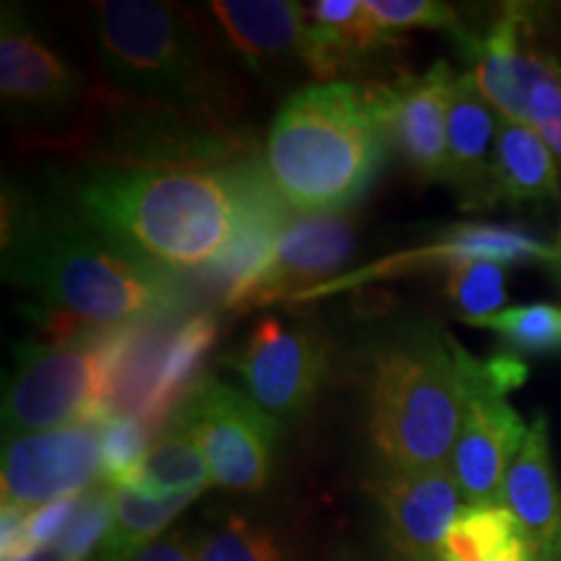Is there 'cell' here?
<instances>
[{
  "label": "cell",
  "instance_id": "6da1fadb",
  "mask_svg": "<svg viewBox=\"0 0 561 561\" xmlns=\"http://www.w3.org/2000/svg\"><path fill=\"white\" fill-rule=\"evenodd\" d=\"M3 273L37 294L53 318L87 328L149 325L185 307L178 273L140 261L83 214L5 210Z\"/></svg>",
  "mask_w": 561,
  "mask_h": 561
},
{
  "label": "cell",
  "instance_id": "7a4b0ae2",
  "mask_svg": "<svg viewBox=\"0 0 561 561\" xmlns=\"http://www.w3.org/2000/svg\"><path fill=\"white\" fill-rule=\"evenodd\" d=\"M237 167H96L81 180L79 208L140 261L172 273L201 268L227 250L240 221Z\"/></svg>",
  "mask_w": 561,
  "mask_h": 561
},
{
  "label": "cell",
  "instance_id": "3957f363",
  "mask_svg": "<svg viewBox=\"0 0 561 561\" xmlns=\"http://www.w3.org/2000/svg\"><path fill=\"white\" fill-rule=\"evenodd\" d=\"M385 151L369 87L314 83L280 107L265 140L263 170L291 210L341 214L369 191Z\"/></svg>",
  "mask_w": 561,
  "mask_h": 561
},
{
  "label": "cell",
  "instance_id": "277c9868",
  "mask_svg": "<svg viewBox=\"0 0 561 561\" xmlns=\"http://www.w3.org/2000/svg\"><path fill=\"white\" fill-rule=\"evenodd\" d=\"M468 398V354L450 335L416 328L385 343L369 380V439L385 471L450 466Z\"/></svg>",
  "mask_w": 561,
  "mask_h": 561
},
{
  "label": "cell",
  "instance_id": "5b68a950",
  "mask_svg": "<svg viewBox=\"0 0 561 561\" xmlns=\"http://www.w3.org/2000/svg\"><path fill=\"white\" fill-rule=\"evenodd\" d=\"M91 21L117 91L210 121L229 117L234 94L227 76L185 11L149 0H102Z\"/></svg>",
  "mask_w": 561,
  "mask_h": 561
},
{
  "label": "cell",
  "instance_id": "8992f818",
  "mask_svg": "<svg viewBox=\"0 0 561 561\" xmlns=\"http://www.w3.org/2000/svg\"><path fill=\"white\" fill-rule=\"evenodd\" d=\"M112 328H83L53 343L16 348V371L5 388V437L89 424L102 401Z\"/></svg>",
  "mask_w": 561,
  "mask_h": 561
},
{
  "label": "cell",
  "instance_id": "52a82bcc",
  "mask_svg": "<svg viewBox=\"0 0 561 561\" xmlns=\"http://www.w3.org/2000/svg\"><path fill=\"white\" fill-rule=\"evenodd\" d=\"M102 149L115 167L221 170L248 159L244 138L227 123L153 104L123 91L102 96Z\"/></svg>",
  "mask_w": 561,
  "mask_h": 561
},
{
  "label": "cell",
  "instance_id": "ba28073f",
  "mask_svg": "<svg viewBox=\"0 0 561 561\" xmlns=\"http://www.w3.org/2000/svg\"><path fill=\"white\" fill-rule=\"evenodd\" d=\"M198 439L214 486L237 494L263 491L276 462L280 424L244 392L206 380L174 413Z\"/></svg>",
  "mask_w": 561,
  "mask_h": 561
},
{
  "label": "cell",
  "instance_id": "9c48e42d",
  "mask_svg": "<svg viewBox=\"0 0 561 561\" xmlns=\"http://www.w3.org/2000/svg\"><path fill=\"white\" fill-rule=\"evenodd\" d=\"M102 471V430L70 424L5 437L3 507L32 515L45 504L87 494Z\"/></svg>",
  "mask_w": 561,
  "mask_h": 561
},
{
  "label": "cell",
  "instance_id": "30bf717a",
  "mask_svg": "<svg viewBox=\"0 0 561 561\" xmlns=\"http://www.w3.org/2000/svg\"><path fill=\"white\" fill-rule=\"evenodd\" d=\"M458 37L486 102L504 121L528 125L533 89L561 68L557 55L543 47L541 26L530 5H507L479 37L468 32Z\"/></svg>",
  "mask_w": 561,
  "mask_h": 561
},
{
  "label": "cell",
  "instance_id": "8fae6325",
  "mask_svg": "<svg viewBox=\"0 0 561 561\" xmlns=\"http://www.w3.org/2000/svg\"><path fill=\"white\" fill-rule=\"evenodd\" d=\"M455 81L453 68L437 60L419 76L369 87L388 149L424 182L450 178L447 117Z\"/></svg>",
  "mask_w": 561,
  "mask_h": 561
},
{
  "label": "cell",
  "instance_id": "7c38bea8",
  "mask_svg": "<svg viewBox=\"0 0 561 561\" xmlns=\"http://www.w3.org/2000/svg\"><path fill=\"white\" fill-rule=\"evenodd\" d=\"M227 367L248 385L250 398L280 419H297L310 409L325 371V343L310 328L265 318L252 328L244 346Z\"/></svg>",
  "mask_w": 561,
  "mask_h": 561
},
{
  "label": "cell",
  "instance_id": "4fadbf2b",
  "mask_svg": "<svg viewBox=\"0 0 561 561\" xmlns=\"http://www.w3.org/2000/svg\"><path fill=\"white\" fill-rule=\"evenodd\" d=\"M354 250V227L341 214L305 216L291 221L280 237L271 263L224 297L227 310H255L273 301H294L325 284Z\"/></svg>",
  "mask_w": 561,
  "mask_h": 561
},
{
  "label": "cell",
  "instance_id": "5bb4252c",
  "mask_svg": "<svg viewBox=\"0 0 561 561\" xmlns=\"http://www.w3.org/2000/svg\"><path fill=\"white\" fill-rule=\"evenodd\" d=\"M528 263V261H559V250L549 248L543 240L515 227H496V224H458L442 237L439 242L413 248L398 255L385 257L367 265V268L351 271L343 278L325 280L305 291L294 301H312L328 297L333 291L351 289V286L369 284V280L405 276V273L432 271V268H455L460 263Z\"/></svg>",
  "mask_w": 561,
  "mask_h": 561
},
{
  "label": "cell",
  "instance_id": "9a60e30c",
  "mask_svg": "<svg viewBox=\"0 0 561 561\" xmlns=\"http://www.w3.org/2000/svg\"><path fill=\"white\" fill-rule=\"evenodd\" d=\"M369 491L398 561H437L442 541L462 510L450 466L419 473L385 471L369 483Z\"/></svg>",
  "mask_w": 561,
  "mask_h": 561
},
{
  "label": "cell",
  "instance_id": "2e32d148",
  "mask_svg": "<svg viewBox=\"0 0 561 561\" xmlns=\"http://www.w3.org/2000/svg\"><path fill=\"white\" fill-rule=\"evenodd\" d=\"M528 437V426L502 396L471 390L450 458L453 479L466 504L502 502L507 473Z\"/></svg>",
  "mask_w": 561,
  "mask_h": 561
},
{
  "label": "cell",
  "instance_id": "e0dca14e",
  "mask_svg": "<svg viewBox=\"0 0 561 561\" xmlns=\"http://www.w3.org/2000/svg\"><path fill=\"white\" fill-rule=\"evenodd\" d=\"M0 94L30 117L62 115L81 96V76L11 5L0 24Z\"/></svg>",
  "mask_w": 561,
  "mask_h": 561
},
{
  "label": "cell",
  "instance_id": "ac0fdd59",
  "mask_svg": "<svg viewBox=\"0 0 561 561\" xmlns=\"http://www.w3.org/2000/svg\"><path fill=\"white\" fill-rule=\"evenodd\" d=\"M240 221L227 250L208 265L206 278L224 286V297L255 278L271 263L280 237L289 227L291 208L276 193L263 161L255 157L240 161Z\"/></svg>",
  "mask_w": 561,
  "mask_h": 561
},
{
  "label": "cell",
  "instance_id": "d6986e66",
  "mask_svg": "<svg viewBox=\"0 0 561 561\" xmlns=\"http://www.w3.org/2000/svg\"><path fill=\"white\" fill-rule=\"evenodd\" d=\"M210 11L231 45L257 73L305 66L310 45V11L280 0H219Z\"/></svg>",
  "mask_w": 561,
  "mask_h": 561
},
{
  "label": "cell",
  "instance_id": "ffe728a7",
  "mask_svg": "<svg viewBox=\"0 0 561 561\" xmlns=\"http://www.w3.org/2000/svg\"><path fill=\"white\" fill-rule=\"evenodd\" d=\"M500 112L486 102L471 73L458 76L453 89L450 117H447V146H450V178L462 195L466 208L491 206L496 146L502 130Z\"/></svg>",
  "mask_w": 561,
  "mask_h": 561
},
{
  "label": "cell",
  "instance_id": "44dd1931",
  "mask_svg": "<svg viewBox=\"0 0 561 561\" xmlns=\"http://www.w3.org/2000/svg\"><path fill=\"white\" fill-rule=\"evenodd\" d=\"M502 502L520 520L541 559L561 561V486L551 462L543 413L528 426V437L504 481Z\"/></svg>",
  "mask_w": 561,
  "mask_h": 561
},
{
  "label": "cell",
  "instance_id": "7402d4cb",
  "mask_svg": "<svg viewBox=\"0 0 561 561\" xmlns=\"http://www.w3.org/2000/svg\"><path fill=\"white\" fill-rule=\"evenodd\" d=\"M310 21L305 68L325 83L341 73H356L371 55L398 45L396 32L371 16L362 0H320L310 5Z\"/></svg>",
  "mask_w": 561,
  "mask_h": 561
},
{
  "label": "cell",
  "instance_id": "603a6c76",
  "mask_svg": "<svg viewBox=\"0 0 561 561\" xmlns=\"http://www.w3.org/2000/svg\"><path fill=\"white\" fill-rule=\"evenodd\" d=\"M208 486H214V481L198 439L174 416L167 430L159 432L144 462L121 486L112 489H128L146 500H170L182 494L201 496Z\"/></svg>",
  "mask_w": 561,
  "mask_h": 561
},
{
  "label": "cell",
  "instance_id": "cb8c5ba5",
  "mask_svg": "<svg viewBox=\"0 0 561 561\" xmlns=\"http://www.w3.org/2000/svg\"><path fill=\"white\" fill-rule=\"evenodd\" d=\"M561 195L559 164L530 125L502 121L491 203H541Z\"/></svg>",
  "mask_w": 561,
  "mask_h": 561
},
{
  "label": "cell",
  "instance_id": "d4e9b609",
  "mask_svg": "<svg viewBox=\"0 0 561 561\" xmlns=\"http://www.w3.org/2000/svg\"><path fill=\"white\" fill-rule=\"evenodd\" d=\"M442 561H538L536 543L504 502L466 504L442 541Z\"/></svg>",
  "mask_w": 561,
  "mask_h": 561
},
{
  "label": "cell",
  "instance_id": "484cf974",
  "mask_svg": "<svg viewBox=\"0 0 561 561\" xmlns=\"http://www.w3.org/2000/svg\"><path fill=\"white\" fill-rule=\"evenodd\" d=\"M216 333H219V322H216L214 314L206 312L187 320L178 331V335H174L170 346H167L164 359L159 362L157 385H153L151 396L146 398L144 409L136 416L140 424L149 426L151 434L157 430H167L174 403L180 401L187 382L195 375V369L201 367L203 356H206L210 343L216 341Z\"/></svg>",
  "mask_w": 561,
  "mask_h": 561
},
{
  "label": "cell",
  "instance_id": "4316f807",
  "mask_svg": "<svg viewBox=\"0 0 561 561\" xmlns=\"http://www.w3.org/2000/svg\"><path fill=\"white\" fill-rule=\"evenodd\" d=\"M195 500V494L146 500L128 489H115L112 528L91 561H136L140 553L164 536L167 525Z\"/></svg>",
  "mask_w": 561,
  "mask_h": 561
},
{
  "label": "cell",
  "instance_id": "83f0119b",
  "mask_svg": "<svg viewBox=\"0 0 561 561\" xmlns=\"http://www.w3.org/2000/svg\"><path fill=\"white\" fill-rule=\"evenodd\" d=\"M195 561H289L276 533L231 515L187 538Z\"/></svg>",
  "mask_w": 561,
  "mask_h": 561
},
{
  "label": "cell",
  "instance_id": "f1b7e54d",
  "mask_svg": "<svg viewBox=\"0 0 561 561\" xmlns=\"http://www.w3.org/2000/svg\"><path fill=\"white\" fill-rule=\"evenodd\" d=\"M447 297L458 307L466 322L479 325L481 320L502 312L507 291H504V268L500 263L476 261L460 263L447 271Z\"/></svg>",
  "mask_w": 561,
  "mask_h": 561
},
{
  "label": "cell",
  "instance_id": "f546056e",
  "mask_svg": "<svg viewBox=\"0 0 561 561\" xmlns=\"http://www.w3.org/2000/svg\"><path fill=\"white\" fill-rule=\"evenodd\" d=\"M500 333L512 348L525 354H557L561 351V307L525 305L510 307L479 322Z\"/></svg>",
  "mask_w": 561,
  "mask_h": 561
},
{
  "label": "cell",
  "instance_id": "4dcf8cb0",
  "mask_svg": "<svg viewBox=\"0 0 561 561\" xmlns=\"http://www.w3.org/2000/svg\"><path fill=\"white\" fill-rule=\"evenodd\" d=\"M115 517V489L110 483H100L81 496L73 523L68 525L66 536L58 543L60 561H91L107 538Z\"/></svg>",
  "mask_w": 561,
  "mask_h": 561
},
{
  "label": "cell",
  "instance_id": "1f68e13d",
  "mask_svg": "<svg viewBox=\"0 0 561 561\" xmlns=\"http://www.w3.org/2000/svg\"><path fill=\"white\" fill-rule=\"evenodd\" d=\"M151 430L138 419H115L102 426V476L110 486H121L144 462Z\"/></svg>",
  "mask_w": 561,
  "mask_h": 561
},
{
  "label": "cell",
  "instance_id": "d6a6232c",
  "mask_svg": "<svg viewBox=\"0 0 561 561\" xmlns=\"http://www.w3.org/2000/svg\"><path fill=\"white\" fill-rule=\"evenodd\" d=\"M367 9L390 32L421 26V30H453L460 34L458 11L437 0H367Z\"/></svg>",
  "mask_w": 561,
  "mask_h": 561
},
{
  "label": "cell",
  "instance_id": "836d02e7",
  "mask_svg": "<svg viewBox=\"0 0 561 561\" xmlns=\"http://www.w3.org/2000/svg\"><path fill=\"white\" fill-rule=\"evenodd\" d=\"M528 125L543 138L553 157L561 161V68L533 89Z\"/></svg>",
  "mask_w": 561,
  "mask_h": 561
},
{
  "label": "cell",
  "instance_id": "e575fe53",
  "mask_svg": "<svg viewBox=\"0 0 561 561\" xmlns=\"http://www.w3.org/2000/svg\"><path fill=\"white\" fill-rule=\"evenodd\" d=\"M81 496H66V500L45 504V507L26 515V543H30L32 553H42L53 543H60L68 525L73 523Z\"/></svg>",
  "mask_w": 561,
  "mask_h": 561
},
{
  "label": "cell",
  "instance_id": "d590c367",
  "mask_svg": "<svg viewBox=\"0 0 561 561\" xmlns=\"http://www.w3.org/2000/svg\"><path fill=\"white\" fill-rule=\"evenodd\" d=\"M136 561H195L191 551V541H187L182 533H164L157 543H151L149 549Z\"/></svg>",
  "mask_w": 561,
  "mask_h": 561
},
{
  "label": "cell",
  "instance_id": "8d00e7d4",
  "mask_svg": "<svg viewBox=\"0 0 561 561\" xmlns=\"http://www.w3.org/2000/svg\"><path fill=\"white\" fill-rule=\"evenodd\" d=\"M16 561H42V553H32V557H24V559H16Z\"/></svg>",
  "mask_w": 561,
  "mask_h": 561
},
{
  "label": "cell",
  "instance_id": "74e56055",
  "mask_svg": "<svg viewBox=\"0 0 561 561\" xmlns=\"http://www.w3.org/2000/svg\"><path fill=\"white\" fill-rule=\"evenodd\" d=\"M559 257H561V244H559Z\"/></svg>",
  "mask_w": 561,
  "mask_h": 561
},
{
  "label": "cell",
  "instance_id": "f35d334b",
  "mask_svg": "<svg viewBox=\"0 0 561 561\" xmlns=\"http://www.w3.org/2000/svg\"><path fill=\"white\" fill-rule=\"evenodd\" d=\"M538 561H543V559H538Z\"/></svg>",
  "mask_w": 561,
  "mask_h": 561
},
{
  "label": "cell",
  "instance_id": "ab89813d",
  "mask_svg": "<svg viewBox=\"0 0 561 561\" xmlns=\"http://www.w3.org/2000/svg\"><path fill=\"white\" fill-rule=\"evenodd\" d=\"M437 561H439V559H437Z\"/></svg>",
  "mask_w": 561,
  "mask_h": 561
}]
</instances>
